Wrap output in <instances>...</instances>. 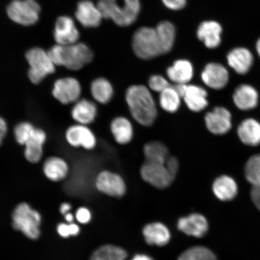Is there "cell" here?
<instances>
[{"label":"cell","instance_id":"cell-20","mask_svg":"<svg viewBox=\"0 0 260 260\" xmlns=\"http://www.w3.org/2000/svg\"><path fill=\"white\" fill-rule=\"evenodd\" d=\"M142 233L148 245L157 246L167 245L171 237L167 226L160 222L147 224L143 229Z\"/></svg>","mask_w":260,"mask_h":260},{"label":"cell","instance_id":"cell-40","mask_svg":"<svg viewBox=\"0 0 260 260\" xmlns=\"http://www.w3.org/2000/svg\"><path fill=\"white\" fill-rule=\"evenodd\" d=\"M162 2L168 9L173 11H179L186 5V0H162Z\"/></svg>","mask_w":260,"mask_h":260},{"label":"cell","instance_id":"cell-21","mask_svg":"<svg viewBox=\"0 0 260 260\" xmlns=\"http://www.w3.org/2000/svg\"><path fill=\"white\" fill-rule=\"evenodd\" d=\"M222 31V27L217 22L204 21L198 27L197 36L207 48L213 49L220 44Z\"/></svg>","mask_w":260,"mask_h":260},{"label":"cell","instance_id":"cell-7","mask_svg":"<svg viewBox=\"0 0 260 260\" xmlns=\"http://www.w3.org/2000/svg\"><path fill=\"white\" fill-rule=\"evenodd\" d=\"M40 12V6L35 0H14L7 8L10 19L24 26L35 24L38 21Z\"/></svg>","mask_w":260,"mask_h":260},{"label":"cell","instance_id":"cell-29","mask_svg":"<svg viewBox=\"0 0 260 260\" xmlns=\"http://www.w3.org/2000/svg\"><path fill=\"white\" fill-rule=\"evenodd\" d=\"M90 93L95 102L101 105H107L113 99L114 89L108 80L100 77L94 80L91 83Z\"/></svg>","mask_w":260,"mask_h":260},{"label":"cell","instance_id":"cell-8","mask_svg":"<svg viewBox=\"0 0 260 260\" xmlns=\"http://www.w3.org/2000/svg\"><path fill=\"white\" fill-rule=\"evenodd\" d=\"M140 174L146 183L159 189L170 187L175 178L165 164L146 161L141 166Z\"/></svg>","mask_w":260,"mask_h":260},{"label":"cell","instance_id":"cell-13","mask_svg":"<svg viewBox=\"0 0 260 260\" xmlns=\"http://www.w3.org/2000/svg\"><path fill=\"white\" fill-rule=\"evenodd\" d=\"M54 37L58 45H69L77 43L80 34L73 19L68 16L58 18L55 24Z\"/></svg>","mask_w":260,"mask_h":260},{"label":"cell","instance_id":"cell-18","mask_svg":"<svg viewBox=\"0 0 260 260\" xmlns=\"http://www.w3.org/2000/svg\"><path fill=\"white\" fill-rule=\"evenodd\" d=\"M183 100L187 109L194 113L202 112L209 106L207 90L194 84H188Z\"/></svg>","mask_w":260,"mask_h":260},{"label":"cell","instance_id":"cell-14","mask_svg":"<svg viewBox=\"0 0 260 260\" xmlns=\"http://www.w3.org/2000/svg\"><path fill=\"white\" fill-rule=\"evenodd\" d=\"M178 229L188 236L201 238L209 230V223L206 217L199 213H193L179 219Z\"/></svg>","mask_w":260,"mask_h":260},{"label":"cell","instance_id":"cell-12","mask_svg":"<svg viewBox=\"0 0 260 260\" xmlns=\"http://www.w3.org/2000/svg\"><path fill=\"white\" fill-rule=\"evenodd\" d=\"M65 139L69 145L74 148H83L92 150L96 145V138L87 125L77 123L70 126L65 133Z\"/></svg>","mask_w":260,"mask_h":260},{"label":"cell","instance_id":"cell-27","mask_svg":"<svg viewBox=\"0 0 260 260\" xmlns=\"http://www.w3.org/2000/svg\"><path fill=\"white\" fill-rule=\"evenodd\" d=\"M44 174L49 180L57 182L64 180L69 173V166L64 159L58 157H51L45 161L43 165Z\"/></svg>","mask_w":260,"mask_h":260},{"label":"cell","instance_id":"cell-25","mask_svg":"<svg viewBox=\"0 0 260 260\" xmlns=\"http://www.w3.org/2000/svg\"><path fill=\"white\" fill-rule=\"evenodd\" d=\"M193 74V65L187 60L175 61L167 71L168 79L175 84L189 83Z\"/></svg>","mask_w":260,"mask_h":260},{"label":"cell","instance_id":"cell-38","mask_svg":"<svg viewBox=\"0 0 260 260\" xmlns=\"http://www.w3.org/2000/svg\"><path fill=\"white\" fill-rule=\"evenodd\" d=\"M80 228L75 223H60L57 226L58 235L64 238L79 235Z\"/></svg>","mask_w":260,"mask_h":260},{"label":"cell","instance_id":"cell-16","mask_svg":"<svg viewBox=\"0 0 260 260\" xmlns=\"http://www.w3.org/2000/svg\"><path fill=\"white\" fill-rule=\"evenodd\" d=\"M46 141L47 135L44 130L35 127L24 145L26 160L34 164L40 162L43 156V148Z\"/></svg>","mask_w":260,"mask_h":260},{"label":"cell","instance_id":"cell-19","mask_svg":"<svg viewBox=\"0 0 260 260\" xmlns=\"http://www.w3.org/2000/svg\"><path fill=\"white\" fill-rule=\"evenodd\" d=\"M71 116L77 123L87 125L95 121L98 109L95 103L87 99H80L71 110Z\"/></svg>","mask_w":260,"mask_h":260},{"label":"cell","instance_id":"cell-36","mask_svg":"<svg viewBox=\"0 0 260 260\" xmlns=\"http://www.w3.org/2000/svg\"><path fill=\"white\" fill-rule=\"evenodd\" d=\"M35 128V126L28 122H22L16 125L14 128V136L18 144L24 146Z\"/></svg>","mask_w":260,"mask_h":260},{"label":"cell","instance_id":"cell-23","mask_svg":"<svg viewBox=\"0 0 260 260\" xmlns=\"http://www.w3.org/2000/svg\"><path fill=\"white\" fill-rule=\"evenodd\" d=\"M233 102L240 110H251L258 105V93L254 87L242 84L237 87L234 93Z\"/></svg>","mask_w":260,"mask_h":260},{"label":"cell","instance_id":"cell-1","mask_svg":"<svg viewBox=\"0 0 260 260\" xmlns=\"http://www.w3.org/2000/svg\"><path fill=\"white\" fill-rule=\"evenodd\" d=\"M125 102L132 118L139 125L149 127L157 118V104L151 91L142 84L130 86L126 89Z\"/></svg>","mask_w":260,"mask_h":260},{"label":"cell","instance_id":"cell-22","mask_svg":"<svg viewBox=\"0 0 260 260\" xmlns=\"http://www.w3.org/2000/svg\"><path fill=\"white\" fill-rule=\"evenodd\" d=\"M110 132L118 144L125 145L132 141L134 128L131 121L124 116L116 117L110 123Z\"/></svg>","mask_w":260,"mask_h":260},{"label":"cell","instance_id":"cell-15","mask_svg":"<svg viewBox=\"0 0 260 260\" xmlns=\"http://www.w3.org/2000/svg\"><path fill=\"white\" fill-rule=\"evenodd\" d=\"M201 79L209 88L220 90L229 83V74L222 64L210 63L206 65L201 73Z\"/></svg>","mask_w":260,"mask_h":260},{"label":"cell","instance_id":"cell-31","mask_svg":"<svg viewBox=\"0 0 260 260\" xmlns=\"http://www.w3.org/2000/svg\"><path fill=\"white\" fill-rule=\"evenodd\" d=\"M182 100L173 86L159 93V105L165 112L168 113L177 112L180 108Z\"/></svg>","mask_w":260,"mask_h":260},{"label":"cell","instance_id":"cell-43","mask_svg":"<svg viewBox=\"0 0 260 260\" xmlns=\"http://www.w3.org/2000/svg\"><path fill=\"white\" fill-rule=\"evenodd\" d=\"M8 127L5 120L0 116V145H2L6 136H7Z\"/></svg>","mask_w":260,"mask_h":260},{"label":"cell","instance_id":"cell-32","mask_svg":"<svg viewBox=\"0 0 260 260\" xmlns=\"http://www.w3.org/2000/svg\"><path fill=\"white\" fill-rule=\"evenodd\" d=\"M159 40H160L162 54H167L171 50L175 39L174 25L169 21H162L155 28Z\"/></svg>","mask_w":260,"mask_h":260},{"label":"cell","instance_id":"cell-26","mask_svg":"<svg viewBox=\"0 0 260 260\" xmlns=\"http://www.w3.org/2000/svg\"><path fill=\"white\" fill-rule=\"evenodd\" d=\"M212 190L217 199L229 201L236 197L238 186L234 179L228 175H221L214 181Z\"/></svg>","mask_w":260,"mask_h":260},{"label":"cell","instance_id":"cell-9","mask_svg":"<svg viewBox=\"0 0 260 260\" xmlns=\"http://www.w3.org/2000/svg\"><path fill=\"white\" fill-rule=\"evenodd\" d=\"M95 186L100 192L115 198L124 196L126 190L125 181L121 175L106 170L97 175Z\"/></svg>","mask_w":260,"mask_h":260},{"label":"cell","instance_id":"cell-6","mask_svg":"<svg viewBox=\"0 0 260 260\" xmlns=\"http://www.w3.org/2000/svg\"><path fill=\"white\" fill-rule=\"evenodd\" d=\"M26 59L29 64L28 76L31 82L38 84L48 75L53 74L56 65L51 59L48 53L41 48H34L27 52Z\"/></svg>","mask_w":260,"mask_h":260},{"label":"cell","instance_id":"cell-28","mask_svg":"<svg viewBox=\"0 0 260 260\" xmlns=\"http://www.w3.org/2000/svg\"><path fill=\"white\" fill-rule=\"evenodd\" d=\"M237 134L244 144L257 146L260 144V123L255 119H247L239 126Z\"/></svg>","mask_w":260,"mask_h":260},{"label":"cell","instance_id":"cell-44","mask_svg":"<svg viewBox=\"0 0 260 260\" xmlns=\"http://www.w3.org/2000/svg\"><path fill=\"white\" fill-rule=\"evenodd\" d=\"M71 209V206L69 203H63L61 205L60 211L61 214H66Z\"/></svg>","mask_w":260,"mask_h":260},{"label":"cell","instance_id":"cell-33","mask_svg":"<svg viewBox=\"0 0 260 260\" xmlns=\"http://www.w3.org/2000/svg\"><path fill=\"white\" fill-rule=\"evenodd\" d=\"M127 256L125 249L113 245H106L97 249L89 260H125Z\"/></svg>","mask_w":260,"mask_h":260},{"label":"cell","instance_id":"cell-45","mask_svg":"<svg viewBox=\"0 0 260 260\" xmlns=\"http://www.w3.org/2000/svg\"><path fill=\"white\" fill-rule=\"evenodd\" d=\"M132 260H154L151 256L145 254L136 255Z\"/></svg>","mask_w":260,"mask_h":260},{"label":"cell","instance_id":"cell-10","mask_svg":"<svg viewBox=\"0 0 260 260\" xmlns=\"http://www.w3.org/2000/svg\"><path fill=\"white\" fill-rule=\"evenodd\" d=\"M52 93L62 105L75 103L80 99L81 84L75 78H62L55 81Z\"/></svg>","mask_w":260,"mask_h":260},{"label":"cell","instance_id":"cell-11","mask_svg":"<svg viewBox=\"0 0 260 260\" xmlns=\"http://www.w3.org/2000/svg\"><path fill=\"white\" fill-rule=\"evenodd\" d=\"M204 121L207 129L215 135H225L232 127V114L223 107H216L208 112Z\"/></svg>","mask_w":260,"mask_h":260},{"label":"cell","instance_id":"cell-30","mask_svg":"<svg viewBox=\"0 0 260 260\" xmlns=\"http://www.w3.org/2000/svg\"><path fill=\"white\" fill-rule=\"evenodd\" d=\"M143 151L146 161L165 164L170 157L167 146L160 141L146 143L143 148Z\"/></svg>","mask_w":260,"mask_h":260},{"label":"cell","instance_id":"cell-42","mask_svg":"<svg viewBox=\"0 0 260 260\" xmlns=\"http://www.w3.org/2000/svg\"><path fill=\"white\" fill-rule=\"evenodd\" d=\"M251 197L253 204L260 211V185L252 186Z\"/></svg>","mask_w":260,"mask_h":260},{"label":"cell","instance_id":"cell-4","mask_svg":"<svg viewBox=\"0 0 260 260\" xmlns=\"http://www.w3.org/2000/svg\"><path fill=\"white\" fill-rule=\"evenodd\" d=\"M41 216L28 204H19L12 214V226L28 238L35 240L40 236Z\"/></svg>","mask_w":260,"mask_h":260},{"label":"cell","instance_id":"cell-35","mask_svg":"<svg viewBox=\"0 0 260 260\" xmlns=\"http://www.w3.org/2000/svg\"><path fill=\"white\" fill-rule=\"evenodd\" d=\"M247 180L252 186L260 185V154L252 156L247 161L245 169Z\"/></svg>","mask_w":260,"mask_h":260},{"label":"cell","instance_id":"cell-46","mask_svg":"<svg viewBox=\"0 0 260 260\" xmlns=\"http://www.w3.org/2000/svg\"><path fill=\"white\" fill-rule=\"evenodd\" d=\"M65 219L68 222H72L74 220V216L73 214H71L70 213H68L64 215Z\"/></svg>","mask_w":260,"mask_h":260},{"label":"cell","instance_id":"cell-34","mask_svg":"<svg viewBox=\"0 0 260 260\" xmlns=\"http://www.w3.org/2000/svg\"><path fill=\"white\" fill-rule=\"evenodd\" d=\"M178 260H218L214 253L206 247H191L179 256Z\"/></svg>","mask_w":260,"mask_h":260},{"label":"cell","instance_id":"cell-47","mask_svg":"<svg viewBox=\"0 0 260 260\" xmlns=\"http://www.w3.org/2000/svg\"><path fill=\"white\" fill-rule=\"evenodd\" d=\"M256 51H257V53L259 55V56L260 57V39L258 41L257 43H256Z\"/></svg>","mask_w":260,"mask_h":260},{"label":"cell","instance_id":"cell-24","mask_svg":"<svg viewBox=\"0 0 260 260\" xmlns=\"http://www.w3.org/2000/svg\"><path fill=\"white\" fill-rule=\"evenodd\" d=\"M228 63L237 73L245 74L248 73L253 64L252 54L248 49H234L227 56Z\"/></svg>","mask_w":260,"mask_h":260},{"label":"cell","instance_id":"cell-2","mask_svg":"<svg viewBox=\"0 0 260 260\" xmlns=\"http://www.w3.org/2000/svg\"><path fill=\"white\" fill-rule=\"evenodd\" d=\"M56 66H62L73 71L81 69L93 59L90 49L83 43L69 45H56L48 51Z\"/></svg>","mask_w":260,"mask_h":260},{"label":"cell","instance_id":"cell-17","mask_svg":"<svg viewBox=\"0 0 260 260\" xmlns=\"http://www.w3.org/2000/svg\"><path fill=\"white\" fill-rule=\"evenodd\" d=\"M76 16L85 27H96L102 22L103 16L97 5L90 0H83L77 5Z\"/></svg>","mask_w":260,"mask_h":260},{"label":"cell","instance_id":"cell-37","mask_svg":"<svg viewBox=\"0 0 260 260\" xmlns=\"http://www.w3.org/2000/svg\"><path fill=\"white\" fill-rule=\"evenodd\" d=\"M171 86L170 81L160 75H154L148 80V88L156 93H160Z\"/></svg>","mask_w":260,"mask_h":260},{"label":"cell","instance_id":"cell-39","mask_svg":"<svg viewBox=\"0 0 260 260\" xmlns=\"http://www.w3.org/2000/svg\"><path fill=\"white\" fill-rule=\"evenodd\" d=\"M76 219L80 223L86 224L89 223L92 218L90 211L85 207H80L77 211Z\"/></svg>","mask_w":260,"mask_h":260},{"label":"cell","instance_id":"cell-3","mask_svg":"<svg viewBox=\"0 0 260 260\" xmlns=\"http://www.w3.org/2000/svg\"><path fill=\"white\" fill-rule=\"evenodd\" d=\"M96 5L103 18L111 19L121 27L134 23L141 10L139 0H124L122 7L117 4L116 0H99Z\"/></svg>","mask_w":260,"mask_h":260},{"label":"cell","instance_id":"cell-5","mask_svg":"<svg viewBox=\"0 0 260 260\" xmlns=\"http://www.w3.org/2000/svg\"><path fill=\"white\" fill-rule=\"evenodd\" d=\"M133 49L139 58L149 60L162 54L160 40L156 29L142 27L135 32Z\"/></svg>","mask_w":260,"mask_h":260},{"label":"cell","instance_id":"cell-41","mask_svg":"<svg viewBox=\"0 0 260 260\" xmlns=\"http://www.w3.org/2000/svg\"><path fill=\"white\" fill-rule=\"evenodd\" d=\"M169 171L175 178H176L179 170V162L175 157H169L165 162Z\"/></svg>","mask_w":260,"mask_h":260}]
</instances>
